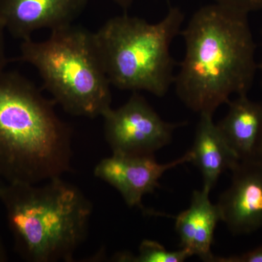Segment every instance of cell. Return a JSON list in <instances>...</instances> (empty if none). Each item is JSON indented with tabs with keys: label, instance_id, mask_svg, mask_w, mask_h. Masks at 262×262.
<instances>
[{
	"label": "cell",
	"instance_id": "1",
	"mask_svg": "<svg viewBox=\"0 0 262 262\" xmlns=\"http://www.w3.org/2000/svg\"><path fill=\"white\" fill-rule=\"evenodd\" d=\"M180 34L185 52L173 84L187 108L213 115L232 95H247L257 70L248 15L215 3L206 5Z\"/></svg>",
	"mask_w": 262,
	"mask_h": 262
},
{
	"label": "cell",
	"instance_id": "2",
	"mask_svg": "<svg viewBox=\"0 0 262 262\" xmlns=\"http://www.w3.org/2000/svg\"><path fill=\"white\" fill-rule=\"evenodd\" d=\"M56 105L23 75L0 70V178L37 184L70 171L72 130Z\"/></svg>",
	"mask_w": 262,
	"mask_h": 262
},
{
	"label": "cell",
	"instance_id": "3",
	"mask_svg": "<svg viewBox=\"0 0 262 262\" xmlns=\"http://www.w3.org/2000/svg\"><path fill=\"white\" fill-rule=\"evenodd\" d=\"M0 201L15 251L26 261H72L87 237L92 203L61 177L40 185L7 183Z\"/></svg>",
	"mask_w": 262,
	"mask_h": 262
},
{
	"label": "cell",
	"instance_id": "4",
	"mask_svg": "<svg viewBox=\"0 0 262 262\" xmlns=\"http://www.w3.org/2000/svg\"><path fill=\"white\" fill-rule=\"evenodd\" d=\"M184 20L182 10L170 7L157 23L125 13L108 19L93 32L111 85L132 93L165 96L175 80L170 46L181 34Z\"/></svg>",
	"mask_w": 262,
	"mask_h": 262
},
{
	"label": "cell",
	"instance_id": "5",
	"mask_svg": "<svg viewBox=\"0 0 262 262\" xmlns=\"http://www.w3.org/2000/svg\"><path fill=\"white\" fill-rule=\"evenodd\" d=\"M20 51V61L37 70L43 89L66 113L94 119L111 108V84L93 32L72 25L46 40L22 41Z\"/></svg>",
	"mask_w": 262,
	"mask_h": 262
},
{
	"label": "cell",
	"instance_id": "6",
	"mask_svg": "<svg viewBox=\"0 0 262 262\" xmlns=\"http://www.w3.org/2000/svg\"><path fill=\"white\" fill-rule=\"evenodd\" d=\"M105 139L113 153L154 155L168 144L174 130L185 123L165 121L139 92H133L122 106L102 116Z\"/></svg>",
	"mask_w": 262,
	"mask_h": 262
},
{
	"label": "cell",
	"instance_id": "7",
	"mask_svg": "<svg viewBox=\"0 0 262 262\" xmlns=\"http://www.w3.org/2000/svg\"><path fill=\"white\" fill-rule=\"evenodd\" d=\"M192 158L190 150L182 158L166 164L158 163L154 155L113 153L97 164L94 175L116 189L127 206L142 208L143 196L154 192L167 170L192 162Z\"/></svg>",
	"mask_w": 262,
	"mask_h": 262
},
{
	"label": "cell",
	"instance_id": "8",
	"mask_svg": "<svg viewBox=\"0 0 262 262\" xmlns=\"http://www.w3.org/2000/svg\"><path fill=\"white\" fill-rule=\"evenodd\" d=\"M232 172L230 187L217 203L227 228L234 234L262 228V161H239Z\"/></svg>",
	"mask_w": 262,
	"mask_h": 262
},
{
	"label": "cell",
	"instance_id": "9",
	"mask_svg": "<svg viewBox=\"0 0 262 262\" xmlns=\"http://www.w3.org/2000/svg\"><path fill=\"white\" fill-rule=\"evenodd\" d=\"M89 0H0V20L5 30L22 41L40 29L70 27Z\"/></svg>",
	"mask_w": 262,
	"mask_h": 262
},
{
	"label": "cell",
	"instance_id": "10",
	"mask_svg": "<svg viewBox=\"0 0 262 262\" xmlns=\"http://www.w3.org/2000/svg\"><path fill=\"white\" fill-rule=\"evenodd\" d=\"M227 104L228 113L217 126L229 147L239 161L261 160L262 103L241 95Z\"/></svg>",
	"mask_w": 262,
	"mask_h": 262
},
{
	"label": "cell",
	"instance_id": "11",
	"mask_svg": "<svg viewBox=\"0 0 262 262\" xmlns=\"http://www.w3.org/2000/svg\"><path fill=\"white\" fill-rule=\"evenodd\" d=\"M210 192L204 187L201 190H194L190 206L176 218L175 227L182 248L203 261L214 262L211 246L215 227L222 216L217 204H213L210 200Z\"/></svg>",
	"mask_w": 262,
	"mask_h": 262
},
{
	"label": "cell",
	"instance_id": "12",
	"mask_svg": "<svg viewBox=\"0 0 262 262\" xmlns=\"http://www.w3.org/2000/svg\"><path fill=\"white\" fill-rule=\"evenodd\" d=\"M211 114L200 115L192 151V163L203 176V187L211 190L220 176L238 164L237 155L229 147Z\"/></svg>",
	"mask_w": 262,
	"mask_h": 262
},
{
	"label": "cell",
	"instance_id": "13",
	"mask_svg": "<svg viewBox=\"0 0 262 262\" xmlns=\"http://www.w3.org/2000/svg\"><path fill=\"white\" fill-rule=\"evenodd\" d=\"M189 251L184 248L169 251L156 241L145 239L141 243L137 254L122 251L115 253L113 261L120 262H182L190 257Z\"/></svg>",
	"mask_w": 262,
	"mask_h": 262
},
{
	"label": "cell",
	"instance_id": "14",
	"mask_svg": "<svg viewBox=\"0 0 262 262\" xmlns=\"http://www.w3.org/2000/svg\"><path fill=\"white\" fill-rule=\"evenodd\" d=\"M215 4L248 15L262 10V0H213Z\"/></svg>",
	"mask_w": 262,
	"mask_h": 262
},
{
	"label": "cell",
	"instance_id": "15",
	"mask_svg": "<svg viewBox=\"0 0 262 262\" xmlns=\"http://www.w3.org/2000/svg\"><path fill=\"white\" fill-rule=\"evenodd\" d=\"M214 262H262V246L237 256L216 257Z\"/></svg>",
	"mask_w": 262,
	"mask_h": 262
},
{
	"label": "cell",
	"instance_id": "16",
	"mask_svg": "<svg viewBox=\"0 0 262 262\" xmlns=\"http://www.w3.org/2000/svg\"><path fill=\"white\" fill-rule=\"evenodd\" d=\"M5 31L4 26L0 20V70H4L8 62L5 50Z\"/></svg>",
	"mask_w": 262,
	"mask_h": 262
},
{
	"label": "cell",
	"instance_id": "17",
	"mask_svg": "<svg viewBox=\"0 0 262 262\" xmlns=\"http://www.w3.org/2000/svg\"><path fill=\"white\" fill-rule=\"evenodd\" d=\"M112 1L114 2L117 6L120 7L121 9L126 12L127 10L130 9L135 0H112Z\"/></svg>",
	"mask_w": 262,
	"mask_h": 262
},
{
	"label": "cell",
	"instance_id": "18",
	"mask_svg": "<svg viewBox=\"0 0 262 262\" xmlns=\"http://www.w3.org/2000/svg\"><path fill=\"white\" fill-rule=\"evenodd\" d=\"M7 260H8V253H7L4 244L0 239V262L6 261Z\"/></svg>",
	"mask_w": 262,
	"mask_h": 262
},
{
	"label": "cell",
	"instance_id": "19",
	"mask_svg": "<svg viewBox=\"0 0 262 262\" xmlns=\"http://www.w3.org/2000/svg\"><path fill=\"white\" fill-rule=\"evenodd\" d=\"M5 185V184H3V179L0 178V193H1L2 189H3V186Z\"/></svg>",
	"mask_w": 262,
	"mask_h": 262
},
{
	"label": "cell",
	"instance_id": "20",
	"mask_svg": "<svg viewBox=\"0 0 262 262\" xmlns=\"http://www.w3.org/2000/svg\"><path fill=\"white\" fill-rule=\"evenodd\" d=\"M259 68H260V71H261V77H262V60H261V63H260Z\"/></svg>",
	"mask_w": 262,
	"mask_h": 262
},
{
	"label": "cell",
	"instance_id": "21",
	"mask_svg": "<svg viewBox=\"0 0 262 262\" xmlns=\"http://www.w3.org/2000/svg\"><path fill=\"white\" fill-rule=\"evenodd\" d=\"M261 161H262V154H261Z\"/></svg>",
	"mask_w": 262,
	"mask_h": 262
}]
</instances>
